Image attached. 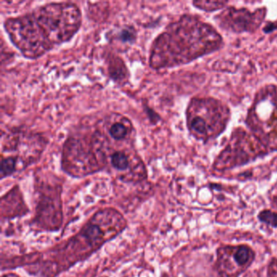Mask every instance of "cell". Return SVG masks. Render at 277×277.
Wrapping results in <instances>:
<instances>
[{
  "label": "cell",
  "mask_w": 277,
  "mask_h": 277,
  "mask_svg": "<svg viewBox=\"0 0 277 277\" xmlns=\"http://www.w3.org/2000/svg\"><path fill=\"white\" fill-rule=\"evenodd\" d=\"M111 163L116 169L124 171L129 167V159L124 151H116L111 156Z\"/></svg>",
  "instance_id": "cell-9"
},
{
  "label": "cell",
  "mask_w": 277,
  "mask_h": 277,
  "mask_svg": "<svg viewBox=\"0 0 277 277\" xmlns=\"http://www.w3.org/2000/svg\"><path fill=\"white\" fill-rule=\"evenodd\" d=\"M80 12L73 3H50L35 12L9 19L5 28L25 57L40 56L74 37L80 25Z\"/></svg>",
  "instance_id": "cell-1"
},
{
  "label": "cell",
  "mask_w": 277,
  "mask_h": 277,
  "mask_svg": "<svg viewBox=\"0 0 277 277\" xmlns=\"http://www.w3.org/2000/svg\"><path fill=\"white\" fill-rule=\"evenodd\" d=\"M268 15V8L250 11L246 7L228 6L214 16L215 24L224 31L233 34H254L260 29Z\"/></svg>",
  "instance_id": "cell-6"
},
{
  "label": "cell",
  "mask_w": 277,
  "mask_h": 277,
  "mask_svg": "<svg viewBox=\"0 0 277 277\" xmlns=\"http://www.w3.org/2000/svg\"><path fill=\"white\" fill-rule=\"evenodd\" d=\"M245 128L269 155L277 151V85H266L254 94Z\"/></svg>",
  "instance_id": "cell-4"
},
{
  "label": "cell",
  "mask_w": 277,
  "mask_h": 277,
  "mask_svg": "<svg viewBox=\"0 0 277 277\" xmlns=\"http://www.w3.org/2000/svg\"><path fill=\"white\" fill-rule=\"evenodd\" d=\"M194 7L201 12H215L222 11L229 4L228 1H194Z\"/></svg>",
  "instance_id": "cell-8"
},
{
  "label": "cell",
  "mask_w": 277,
  "mask_h": 277,
  "mask_svg": "<svg viewBox=\"0 0 277 277\" xmlns=\"http://www.w3.org/2000/svg\"><path fill=\"white\" fill-rule=\"evenodd\" d=\"M186 126L190 135L204 144L225 133L231 120V109L214 97H194L186 108Z\"/></svg>",
  "instance_id": "cell-3"
},
{
  "label": "cell",
  "mask_w": 277,
  "mask_h": 277,
  "mask_svg": "<svg viewBox=\"0 0 277 277\" xmlns=\"http://www.w3.org/2000/svg\"><path fill=\"white\" fill-rule=\"evenodd\" d=\"M109 134L113 139L117 141L124 139L128 136V128L125 124L117 122L111 126Z\"/></svg>",
  "instance_id": "cell-10"
},
{
  "label": "cell",
  "mask_w": 277,
  "mask_h": 277,
  "mask_svg": "<svg viewBox=\"0 0 277 277\" xmlns=\"http://www.w3.org/2000/svg\"><path fill=\"white\" fill-rule=\"evenodd\" d=\"M268 277H277V259H273L268 266Z\"/></svg>",
  "instance_id": "cell-13"
},
{
  "label": "cell",
  "mask_w": 277,
  "mask_h": 277,
  "mask_svg": "<svg viewBox=\"0 0 277 277\" xmlns=\"http://www.w3.org/2000/svg\"><path fill=\"white\" fill-rule=\"evenodd\" d=\"M225 46L222 35L197 15L185 14L170 24L156 40L153 66H181L216 52Z\"/></svg>",
  "instance_id": "cell-2"
},
{
  "label": "cell",
  "mask_w": 277,
  "mask_h": 277,
  "mask_svg": "<svg viewBox=\"0 0 277 277\" xmlns=\"http://www.w3.org/2000/svg\"><path fill=\"white\" fill-rule=\"evenodd\" d=\"M277 22L275 23H273V22H271V23H268V25H266L265 27H264V32L266 34H268V33L273 32L274 30H277Z\"/></svg>",
  "instance_id": "cell-15"
},
{
  "label": "cell",
  "mask_w": 277,
  "mask_h": 277,
  "mask_svg": "<svg viewBox=\"0 0 277 277\" xmlns=\"http://www.w3.org/2000/svg\"><path fill=\"white\" fill-rule=\"evenodd\" d=\"M135 39V35L133 33L131 32V30H123L120 33V39L124 41H130Z\"/></svg>",
  "instance_id": "cell-14"
},
{
  "label": "cell",
  "mask_w": 277,
  "mask_h": 277,
  "mask_svg": "<svg viewBox=\"0 0 277 277\" xmlns=\"http://www.w3.org/2000/svg\"><path fill=\"white\" fill-rule=\"evenodd\" d=\"M254 250L248 245L222 246L217 250L215 277H238L254 261Z\"/></svg>",
  "instance_id": "cell-7"
},
{
  "label": "cell",
  "mask_w": 277,
  "mask_h": 277,
  "mask_svg": "<svg viewBox=\"0 0 277 277\" xmlns=\"http://www.w3.org/2000/svg\"><path fill=\"white\" fill-rule=\"evenodd\" d=\"M259 219L261 222L265 223L267 225L277 228V213L274 211L265 210L259 214Z\"/></svg>",
  "instance_id": "cell-12"
},
{
  "label": "cell",
  "mask_w": 277,
  "mask_h": 277,
  "mask_svg": "<svg viewBox=\"0 0 277 277\" xmlns=\"http://www.w3.org/2000/svg\"><path fill=\"white\" fill-rule=\"evenodd\" d=\"M268 155L246 128L237 127L234 128L225 147L215 157L212 167L224 172L242 167Z\"/></svg>",
  "instance_id": "cell-5"
},
{
  "label": "cell",
  "mask_w": 277,
  "mask_h": 277,
  "mask_svg": "<svg viewBox=\"0 0 277 277\" xmlns=\"http://www.w3.org/2000/svg\"><path fill=\"white\" fill-rule=\"evenodd\" d=\"M16 163L17 160L16 158L13 157H7V158H2L1 161V176L3 178L4 176L12 175L16 168Z\"/></svg>",
  "instance_id": "cell-11"
}]
</instances>
